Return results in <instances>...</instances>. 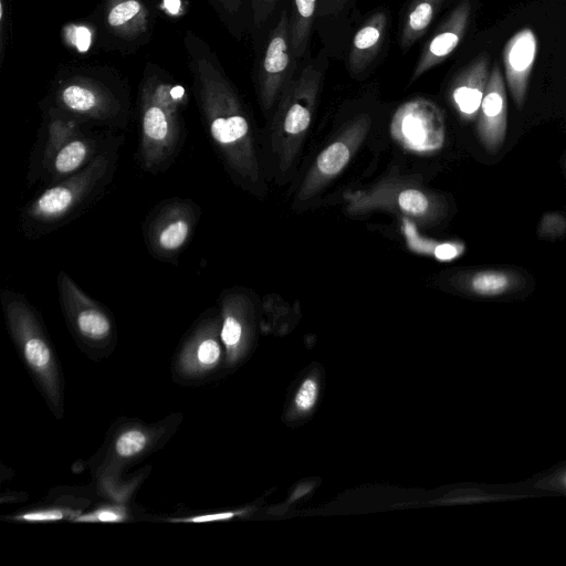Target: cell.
I'll return each mask as SVG.
<instances>
[{
    "label": "cell",
    "mask_w": 566,
    "mask_h": 566,
    "mask_svg": "<svg viewBox=\"0 0 566 566\" xmlns=\"http://www.w3.org/2000/svg\"><path fill=\"white\" fill-rule=\"evenodd\" d=\"M316 6L317 0H293V10L290 17V36L295 59L302 57L307 49Z\"/></svg>",
    "instance_id": "ffe728a7"
},
{
    "label": "cell",
    "mask_w": 566,
    "mask_h": 566,
    "mask_svg": "<svg viewBox=\"0 0 566 566\" xmlns=\"http://www.w3.org/2000/svg\"><path fill=\"white\" fill-rule=\"evenodd\" d=\"M122 142L108 145L83 169L45 188L22 210L20 226L24 235L36 239L82 214L106 191L118 161Z\"/></svg>",
    "instance_id": "7a4b0ae2"
},
{
    "label": "cell",
    "mask_w": 566,
    "mask_h": 566,
    "mask_svg": "<svg viewBox=\"0 0 566 566\" xmlns=\"http://www.w3.org/2000/svg\"><path fill=\"white\" fill-rule=\"evenodd\" d=\"M277 0H252L253 21L256 27L262 25L273 12Z\"/></svg>",
    "instance_id": "83f0119b"
},
{
    "label": "cell",
    "mask_w": 566,
    "mask_h": 566,
    "mask_svg": "<svg viewBox=\"0 0 566 566\" xmlns=\"http://www.w3.org/2000/svg\"><path fill=\"white\" fill-rule=\"evenodd\" d=\"M470 14L469 0L458 3L423 48L411 75V82L441 64L458 48L465 34Z\"/></svg>",
    "instance_id": "4fadbf2b"
},
{
    "label": "cell",
    "mask_w": 566,
    "mask_h": 566,
    "mask_svg": "<svg viewBox=\"0 0 566 566\" xmlns=\"http://www.w3.org/2000/svg\"><path fill=\"white\" fill-rule=\"evenodd\" d=\"M537 45L534 31L531 28H523L509 39L503 49L505 80L518 109H522L525 103Z\"/></svg>",
    "instance_id": "7c38bea8"
},
{
    "label": "cell",
    "mask_w": 566,
    "mask_h": 566,
    "mask_svg": "<svg viewBox=\"0 0 566 566\" xmlns=\"http://www.w3.org/2000/svg\"><path fill=\"white\" fill-rule=\"evenodd\" d=\"M387 15L384 11L376 12L356 32L348 56L353 73H361L376 57L385 39Z\"/></svg>",
    "instance_id": "e0dca14e"
},
{
    "label": "cell",
    "mask_w": 566,
    "mask_h": 566,
    "mask_svg": "<svg viewBox=\"0 0 566 566\" xmlns=\"http://www.w3.org/2000/svg\"><path fill=\"white\" fill-rule=\"evenodd\" d=\"M535 496L566 495V459L523 480Z\"/></svg>",
    "instance_id": "44dd1931"
},
{
    "label": "cell",
    "mask_w": 566,
    "mask_h": 566,
    "mask_svg": "<svg viewBox=\"0 0 566 566\" xmlns=\"http://www.w3.org/2000/svg\"><path fill=\"white\" fill-rule=\"evenodd\" d=\"M234 515L233 512H224V513H214V514H207L202 516H196L191 517L187 521L196 522V523H202V522H211V521H218V520H227Z\"/></svg>",
    "instance_id": "d6a6232c"
},
{
    "label": "cell",
    "mask_w": 566,
    "mask_h": 566,
    "mask_svg": "<svg viewBox=\"0 0 566 566\" xmlns=\"http://www.w3.org/2000/svg\"><path fill=\"white\" fill-rule=\"evenodd\" d=\"M443 0H412L405 15L400 46L409 49L419 40L439 11Z\"/></svg>",
    "instance_id": "d6986e66"
},
{
    "label": "cell",
    "mask_w": 566,
    "mask_h": 566,
    "mask_svg": "<svg viewBox=\"0 0 566 566\" xmlns=\"http://www.w3.org/2000/svg\"><path fill=\"white\" fill-rule=\"evenodd\" d=\"M400 208L411 214H422L429 207L427 197L417 189H406L399 193Z\"/></svg>",
    "instance_id": "484cf974"
},
{
    "label": "cell",
    "mask_w": 566,
    "mask_h": 566,
    "mask_svg": "<svg viewBox=\"0 0 566 566\" xmlns=\"http://www.w3.org/2000/svg\"><path fill=\"white\" fill-rule=\"evenodd\" d=\"M323 1V9L321 13L327 14V13H334L336 11H339L344 8V6L348 2V0H322Z\"/></svg>",
    "instance_id": "836d02e7"
},
{
    "label": "cell",
    "mask_w": 566,
    "mask_h": 566,
    "mask_svg": "<svg viewBox=\"0 0 566 566\" xmlns=\"http://www.w3.org/2000/svg\"><path fill=\"white\" fill-rule=\"evenodd\" d=\"M56 285L65 315L83 338L99 342L112 334L113 325L106 310L86 295L65 272H59Z\"/></svg>",
    "instance_id": "9c48e42d"
},
{
    "label": "cell",
    "mask_w": 566,
    "mask_h": 566,
    "mask_svg": "<svg viewBox=\"0 0 566 566\" xmlns=\"http://www.w3.org/2000/svg\"><path fill=\"white\" fill-rule=\"evenodd\" d=\"M391 133L410 150L436 151L442 147L446 138L442 113L428 99L409 101L396 111L391 120Z\"/></svg>",
    "instance_id": "52a82bcc"
},
{
    "label": "cell",
    "mask_w": 566,
    "mask_h": 566,
    "mask_svg": "<svg viewBox=\"0 0 566 566\" xmlns=\"http://www.w3.org/2000/svg\"><path fill=\"white\" fill-rule=\"evenodd\" d=\"M294 59L290 36V18L287 11L283 10L269 35L259 67V90L265 106H270L291 83Z\"/></svg>",
    "instance_id": "ba28073f"
},
{
    "label": "cell",
    "mask_w": 566,
    "mask_h": 566,
    "mask_svg": "<svg viewBox=\"0 0 566 566\" xmlns=\"http://www.w3.org/2000/svg\"><path fill=\"white\" fill-rule=\"evenodd\" d=\"M62 111L77 118L113 122L122 112L118 99L105 87L87 78H71L57 90Z\"/></svg>",
    "instance_id": "30bf717a"
},
{
    "label": "cell",
    "mask_w": 566,
    "mask_h": 566,
    "mask_svg": "<svg viewBox=\"0 0 566 566\" xmlns=\"http://www.w3.org/2000/svg\"><path fill=\"white\" fill-rule=\"evenodd\" d=\"M124 516L114 510H101L90 515L80 517L83 522H119Z\"/></svg>",
    "instance_id": "f546056e"
},
{
    "label": "cell",
    "mask_w": 566,
    "mask_h": 566,
    "mask_svg": "<svg viewBox=\"0 0 566 566\" xmlns=\"http://www.w3.org/2000/svg\"><path fill=\"white\" fill-rule=\"evenodd\" d=\"M238 297L227 296L222 303V327L220 337L229 353L235 350L243 336V325L238 315Z\"/></svg>",
    "instance_id": "7402d4cb"
},
{
    "label": "cell",
    "mask_w": 566,
    "mask_h": 566,
    "mask_svg": "<svg viewBox=\"0 0 566 566\" xmlns=\"http://www.w3.org/2000/svg\"><path fill=\"white\" fill-rule=\"evenodd\" d=\"M566 234V217L559 212H546L537 226V235L542 239H558Z\"/></svg>",
    "instance_id": "cb8c5ba5"
},
{
    "label": "cell",
    "mask_w": 566,
    "mask_h": 566,
    "mask_svg": "<svg viewBox=\"0 0 566 566\" xmlns=\"http://www.w3.org/2000/svg\"><path fill=\"white\" fill-rule=\"evenodd\" d=\"M478 136L490 154H496L505 142L507 130L506 88L500 66L491 70L478 114Z\"/></svg>",
    "instance_id": "8fae6325"
},
{
    "label": "cell",
    "mask_w": 566,
    "mask_h": 566,
    "mask_svg": "<svg viewBox=\"0 0 566 566\" xmlns=\"http://www.w3.org/2000/svg\"><path fill=\"white\" fill-rule=\"evenodd\" d=\"M74 43L78 50L84 51L90 45V32L87 29L80 27L73 33Z\"/></svg>",
    "instance_id": "1f68e13d"
},
{
    "label": "cell",
    "mask_w": 566,
    "mask_h": 566,
    "mask_svg": "<svg viewBox=\"0 0 566 566\" xmlns=\"http://www.w3.org/2000/svg\"><path fill=\"white\" fill-rule=\"evenodd\" d=\"M146 436L138 430L124 432L116 441V452L122 457H130L140 452L146 446Z\"/></svg>",
    "instance_id": "d4e9b609"
},
{
    "label": "cell",
    "mask_w": 566,
    "mask_h": 566,
    "mask_svg": "<svg viewBox=\"0 0 566 566\" xmlns=\"http://www.w3.org/2000/svg\"><path fill=\"white\" fill-rule=\"evenodd\" d=\"M78 119L67 113L50 116L44 143L29 170L35 180L56 184L86 167L108 145L109 140L85 134Z\"/></svg>",
    "instance_id": "277c9868"
},
{
    "label": "cell",
    "mask_w": 566,
    "mask_h": 566,
    "mask_svg": "<svg viewBox=\"0 0 566 566\" xmlns=\"http://www.w3.org/2000/svg\"><path fill=\"white\" fill-rule=\"evenodd\" d=\"M181 94L169 83L149 77L139 101V144L137 158L150 174L164 172L177 158L185 143L179 112Z\"/></svg>",
    "instance_id": "3957f363"
},
{
    "label": "cell",
    "mask_w": 566,
    "mask_h": 566,
    "mask_svg": "<svg viewBox=\"0 0 566 566\" xmlns=\"http://www.w3.org/2000/svg\"><path fill=\"white\" fill-rule=\"evenodd\" d=\"M201 216L190 199L172 198L157 206L144 222L143 232L149 253L170 262L187 245Z\"/></svg>",
    "instance_id": "8992f818"
},
{
    "label": "cell",
    "mask_w": 566,
    "mask_h": 566,
    "mask_svg": "<svg viewBox=\"0 0 566 566\" xmlns=\"http://www.w3.org/2000/svg\"><path fill=\"white\" fill-rule=\"evenodd\" d=\"M203 124L224 166L242 182L256 178L250 125L239 96L199 38L185 39Z\"/></svg>",
    "instance_id": "6da1fadb"
},
{
    "label": "cell",
    "mask_w": 566,
    "mask_h": 566,
    "mask_svg": "<svg viewBox=\"0 0 566 566\" xmlns=\"http://www.w3.org/2000/svg\"><path fill=\"white\" fill-rule=\"evenodd\" d=\"M317 386L312 379H306L295 396V405L301 410H308L316 401Z\"/></svg>",
    "instance_id": "4316f807"
},
{
    "label": "cell",
    "mask_w": 566,
    "mask_h": 566,
    "mask_svg": "<svg viewBox=\"0 0 566 566\" xmlns=\"http://www.w3.org/2000/svg\"><path fill=\"white\" fill-rule=\"evenodd\" d=\"M349 159V149L343 143H334L325 148L317 157L318 169L326 175L339 172Z\"/></svg>",
    "instance_id": "603a6c76"
},
{
    "label": "cell",
    "mask_w": 566,
    "mask_h": 566,
    "mask_svg": "<svg viewBox=\"0 0 566 566\" xmlns=\"http://www.w3.org/2000/svg\"><path fill=\"white\" fill-rule=\"evenodd\" d=\"M63 517V513L57 510H50L43 512H31L21 515L19 518L29 521V522H46V521H56Z\"/></svg>",
    "instance_id": "4dcf8cb0"
},
{
    "label": "cell",
    "mask_w": 566,
    "mask_h": 566,
    "mask_svg": "<svg viewBox=\"0 0 566 566\" xmlns=\"http://www.w3.org/2000/svg\"><path fill=\"white\" fill-rule=\"evenodd\" d=\"M219 4L228 13H235L243 2V0H217Z\"/></svg>",
    "instance_id": "e575fe53"
},
{
    "label": "cell",
    "mask_w": 566,
    "mask_h": 566,
    "mask_svg": "<svg viewBox=\"0 0 566 566\" xmlns=\"http://www.w3.org/2000/svg\"><path fill=\"white\" fill-rule=\"evenodd\" d=\"M218 324L214 319L202 322L185 346L180 366L184 373L199 375L212 369L220 359L221 348L217 339Z\"/></svg>",
    "instance_id": "2e32d148"
},
{
    "label": "cell",
    "mask_w": 566,
    "mask_h": 566,
    "mask_svg": "<svg viewBox=\"0 0 566 566\" xmlns=\"http://www.w3.org/2000/svg\"><path fill=\"white\" fill-rule=\"evenodd\" d=\"M107 28L119 36L133 39L148 25V11L139 0H111L105 12Z\"/></svg>",
    "instance_id": "ac0fdd59"
},
{
    "label": "cell",
    "mask_w": 566,
    "mask_h": 566,
    "mask_svg": "<svg viewBox=\"0 0 566 566\" xmlns=\"http://www.w3.org/2000/svg\"><path fill=\"white\" fill-rule=\"evenodd\" d=\"M527 276L511 266H491L461 276L460 286L476 297L497 298L517 293L527 285Z\"/></svg>",
    "instance_id": "9a60e30c"
},
{
    "label": "cell",
    "mask_w": 566,
    "mask_h": 566,
    "mask_svg": "<svg viewBox=\"0 0 566 566\" xmlns=\"http://www.w3.org/2000/svg\"><path fill=\"white\" fill-rule=\"evenodd\" d=\"M463 251L460 243H441L434 250V255L441 261H449L459 256Z\"/></svg>",
    "instance_id": "f1b7e54d"
},
{
    "label": "cell",
    "mask_w": 566,
    "mask_h": 566,
    "mask_svg": "<svg viewBox=\"0 0 566 566\" xmlns=\"http://www.w3.org/2000/svg\"><path fill=\"white\" fill-rule=\"evenodd\" d=\"M1 302L11 334L22 350L27 364L41 381L53 402L59 400L57 370L36 315L25 298L4 290Z\"/></svg>",
    "instance_id": "5b68a950"
},
{
    "label": "cell",
    "mask_w": 566,
    "mask_h": 566,
    "mask_svg": "<svg viewBox=\"0 0 566 566\" xmlns=\"http://www.w3.org/2000/svg\"><path fill=\"white\" fill-rule=\"evenodd\" d=\"M490 73V57L482 54L454 78L450 92L451 101L463 119L472 120L478 116Z\"/></svg>",
    "instance_id": "5bb4252c"
}]
</instances>
